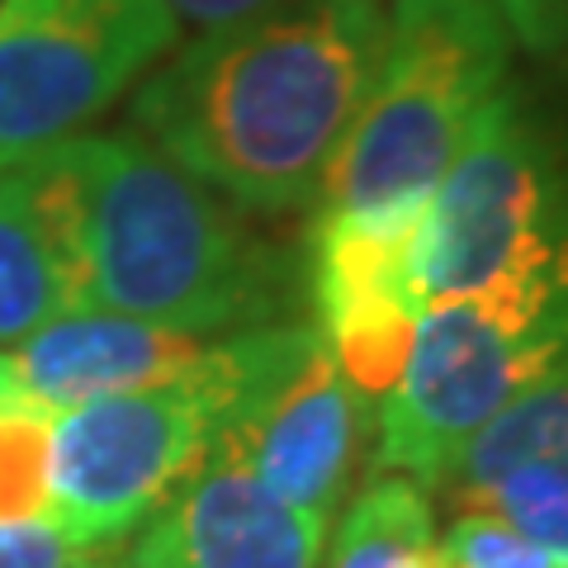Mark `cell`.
Masks as SVG:
<instances>
[{"instance_id":"277c9868","label":"cell","mask_w":568,"mask_h":568,"mask_svg":"<svg viewBox=\"0 0 568 568\" xmlns=\"http://www.w3.org/2000/svg\"><path fill=\"white\" fill-rule=\"evenodd\" d=\"M568 355V265L432 298L403 375L379 398L375 465L440 488L459 450Z\"/></svg>"},{"instance_id":"7402d4cb","label":"cell","mask_w":568,"mask_h":568,"mask_svg":"<svg viewBox=\"0 0 568 568\" xmlns=\"http://www.w3.org/2000/svg\"><path fill=\"white\" fill-rule=\"evenodd\" d=\"M77 568H129V564H114V559H95V555H85Z\"/></svg>"},{"instance_id":"d6986e66","label":"cell","mask_w":568,"mask_h":568,"mask_svg":"<svg viewBox=\"0 0 568 568\" xmlns=\"http://www.w3.org/2000/svg\"><path fill=\"white\" fill-rule=\"evenodd\" d=\"M81 559L52 521L0 526V568H77Z\"/></svg>"},{"instance_id":"e0dca14e","label":"cell","mask_w":568,"mask_h":568,"mask_svg":"<svg viewBox=\"0 0 568 568\" xmlns=\"http://www.w3.org/2000/svg\"><path fill=\"white\" fill-rule=\"evenodd\" d=\"M436 568H568L493 511H455L436 540Z\"/></svg>"},{"instance_id":"ffe728a7","label":"cell","mask_w":568,"mask_h":568,"mask_svg":"<svg viewBox=\"0 0 568 568\" xmlns=\"http://www.w3.org/2000/svg\"><path fill=\"white\" fill-rule=\"evenodd\" d=\"M171 14L181 24H194V29H223V24H233V20H246V14H256L265 10L271 0H166Z\"/></svg>"},{"instance_id":"ac0fdd59","label":"cell","mask_w":568,"mask_h":568,"mask_svg":"<svg viewBox=\"0 0 568 568\" xmlns=\"http://www.w3.org/2000/svg\"><path fill=\"white\" fill-rule=\"evenodd\" d=\"M511 43L536 58H568V0H488Z\"/></svg>"},{"instance_id":"6da1fadb","label":"cell","mask_w":568,"mask_h":568,"mask_svg":"<svg viewBox=\"0 0 568 568\" xmlns=\"http://www.w3.org/2000/svg\"><path fill=\"white\" fill-rule=\"evenodd\" d=\"M384 0H271L133 91V129L242 213L308 209L375 85Z\"/></svg>"},{"instance_id":"8fae6325","label":"cell","mask_w":568,"mask_h":568,"mask_svg":"<svg viewBox=\"0 0 568 568\" xmlns=\"http://www.w3.org/2000/svg\"><path fill=\"white\" fill-rule=\"evenodd\" d=\"M209 351V336L148 323V317L123 313H62L24 336L14 361L20 394L67 413L77 403L138 394L181 379Z\"/></svg>"},{"instance_id":"5bb4252c","label":"cell","mask_w":568,"mask_h":568,"mask_svg":"<svg viewBox=\"0 0 568 568\" xmlns=\"http://www.w3.org/2000/svg\"><path fill=\"white\" fill-rule=\"evenodd\" d=\"M517 465H536V469L568 478V355L549 375L530 384L521 398H511L503 413L459 450L455 469L440 488L459 497Z\"/></svg>"},{"instance_id":"8992f818","label":"cell","mask_w":568,"mask_h":568,"mask_svg":"<svg viewBox=\"0 0 568 568\" xmlns=\"http://www.w3.org/2000/svg\"><path fill=\"white\" fill-rule=\"evenodd\" d=\"M545 265H568V152L507 81L426 200L422 294L432 304Z\"/></svg>"},{"instance_id":"9c48e42d","label":"cell","mask_w":568,"mask_h":568,"mask_svg":"<svg viewBox=\"0 0 568 568\" xmlns=\"http://www.w3.org/2000/svg\"><path fill=\"white\" fill-rule=\"evenodd\" d=\"M426 204L384 213H317L308 233L313 327L365 398L403 375L426 308L417 242Z\"/></svg>"},{"instance_id":"2e32d148","label":"cell","mask_w":568,"mask_h":568,"mask_svg":"<svg viewBox=\"0 0 568 568\" xmlns=\"http://www.w3.org/2000/svg\"><path fill=\"white\" fill-rule=\"evenodd\" d=\"M450 503L459 511H493L507 526H517L526 540H536L540 549L568 564V478L536 465H517L488 478V484L450 497Z\"/></svg>"},{"instance_id":"44dd1931","label":"cell","mask_w":568,"mask_h":568,"mask_svg":"<svg viewBox=\"0 0 568 568\" xmlns=\"http://www.w3.org/2000/svg\"><path fill=\"white\" fill-rule=\"evenodd\" d=\"M20 398V384H14V361H10V351H0V407Z\"/></svg>"},{"instance_id":"ba28073f","label":"cell","mask_w":568,"mask_h":568,"mask_svg":"<svg viewBox=\"0 0 568 568\" xmlns=\"http://www.w3.org/2000/svg\"><path fill=\"white\" fill-rule=\"evenodd\" d=\"M369 398L346 379L313 323L242 332V388L213 436L275 497L327 521L361 469Z\"/></svg>"},{"instance_id":"4fadbf2b","label":"cell","mask_w":568,"mask_h":568,"mask_svg":"<svg viewBox=\"0 0 568 568\" xmlns=\"http://www.w3.org/2000/svg\"><path fill=\"white\" fill-rule=\"evenodd\" d=\"M71 313L58 246L20 166L0 171V342H24Z\"/></svg>"},{"instance_id":"9a60e30c","label":"cell","mask_w":568,"mask_h":568,"mask_svg":"<svg viewBox=\"0 0 568 568\" xmlns=\"http://www.w3.org/2000/svg\"><path fill=\"white\" fill-rule=\"evenodd\" d=\"M52 426L58 413L24 394L0 407V526L52 517Z\"/></svg>"},{"instance_id":"7c38bea8","label":"cell","mask_w":568,"mask_h":568,"mask_svg":"<svg viewBox=\"0 0 568 568\" xmlns=\"http://www.w3.org/2000/svg\"><path fill=\"white\" fill-rule=\"evenodd\" d=\"M317 568H436L432 493L403 474L369 478L327 530Z\"/></svg>"},{"instance_id":"7a4b0ae2","label":"cell","mask_w":568,"mask_h":568,"mask_svg":"<svg viewBox=\"0 0 568 568\" xmlns=\"http://www.w3.org/2000/svg\"><path fill=\"white\" fill-rule=\"evenodd\" d=\"M20 171L58 246L71 313L200 336L284 323L290 256L138 129L67 138Z\"/></svg>"},{"instance_id":"30bf717a","label":"cell","mask_w":568,"mask_h":568,"mask_svg":"<svg viewBox=\"0 0 568 568\" xmlns=\"http://www.w3.org/2000/svg\"><path fill=\"white\" fill-rule=\"evenodd\" d=\"M327 521L290 507L223 446L175 488L133 540L129 568H317Z\"/></svg>"},{"instance_id":"52a82bcc","label":"cell","mask_w":568,"mask_h":568,"mask_svg":"<svg viewBox=\"0 0 568 568\" xmlns=\"http://www.w3.org/2000/svg\"><path fill=\"white\" fill-rule=\"evenodd\" d=\"M175 43L166 0H0V171L91 133Z\"/></svg>"},{"instance_id":"3957f363","label":"cell","mask_w":568,"mask_h":568,"mask_svg":"<svg viewBox=\"0 0 568 568\" xmlns=\"http://www.w3.org/2000/svg\"><path fill=\"white\" fill-rule=\"evenodd\" d=\"M507 67L511 33L488 0H394L375 85L317 185V213L426 204Z\"/></svg>"},{"instance_id":"5b68a950","label":"cell","mask_w":568,"mask_h":568,"mask_svg":"<svg viewBox=\"0 0 568 568\" xmlns=\"http://www.w3.org/2000/svg\"><path fill=\"white\" fill-rule=\"evenodd\" d=\"M242 388V332L209 342L181 379L91 398L52 426V526L77 555H100L204 465Z\"/></svg>"}]
</instances>
